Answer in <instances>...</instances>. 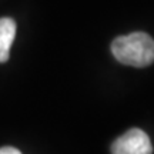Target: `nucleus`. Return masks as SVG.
I'll return each instance as SVG.
<instances>
[{
  "instance_id": "nucleus-2",
  "label": "nucleus",
  "mask_w": 154,
  "mask_h": 154,
  "mask_svg": "<svg viewBox=\"0 0 154 154\" xmlns=\"http://www.w3.org/2000/svg\"><path fill=\"white\" fill-rule=\"evenodd\" d=\"M111 154H153V146L143 130L130 128L113 141Z\"/></svg>"
},
{
  "instance_id": "nucleus-3",
  "label": "nucleus",
  "mask_w": 154,
  "mask_h": 154,
  "mask_svg": "<svg viewBox=\"0 0 154 154\" xmlns=\"http://www.w3.org/2000/svg\"><path fill=\"white\" fill-rule=\"evenodd\" d=\"M16 37V22L10 17L0 19V63L9 60L10 47Z\"/></svg>"
},
{
  "instance_id": "nucleus-1",
  "label": "nucleus",
  "mask_w": 154,
  "mask_h": 154,
  "mask_svg": "<svg viewBox=\"0 0 154 154\" xmlns=\"http://www.w3.org/2000/svg\"><path fill=\"white\" fill-rule=\"evenodd\" d=\"M111 53L126 66L147 67L154 61V40L144 32L120 36L113 40Z\"/></svg>"
},
{
  "instance_id": "nucleus-4",
  "label": "nucleus",
  "mask_w": 154,
  "mask_h": 154,
  "mask_svg": "<svg viewBox=\"0 0 154 154\" xmlns=\"http://www.w3.org/2000/svg\"><path fill=\"white\" fill-rule=\"evenodd\" d=\"M0 154H22L14 147H2L0 149Z\"/></svg>"
}]
</instances>
